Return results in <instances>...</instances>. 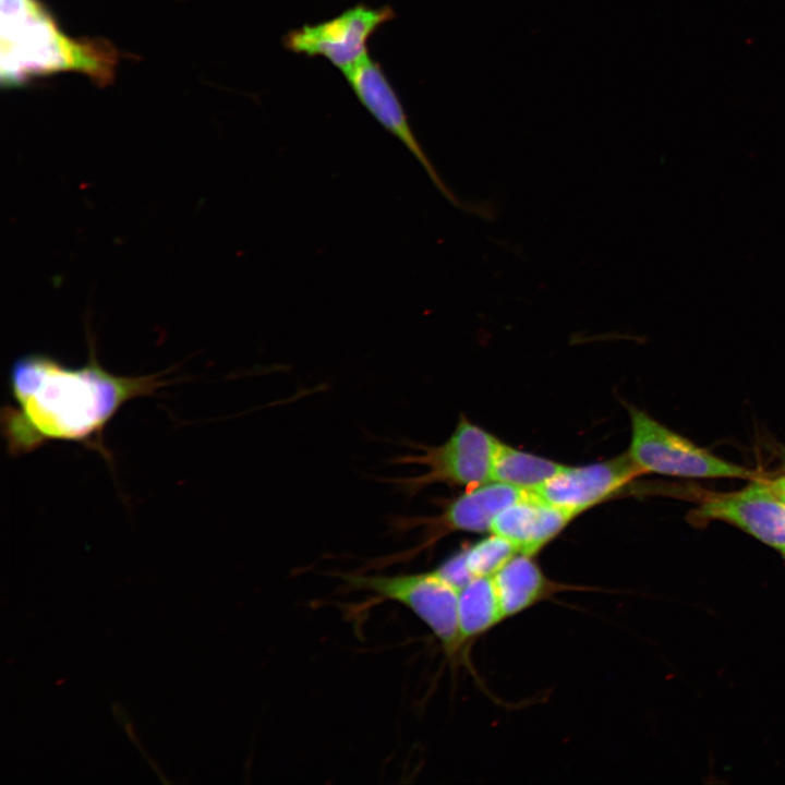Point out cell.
<instances>
[{
    "instance_id": "cell-5",
    "label": "cell",
    "mask_w": 785,
    "mask_h": 785,
    "mask_svg": "<svg viewBox=\"0 0 785 785\" xmlns=\"http://www.w3.org/2000/svg\"><path fill=\"white\" fill-rule=\"evenodd\" d=\"M631 439L628 455L642 473L691 479H754L757 472L723 460L661 424L647 412L628 407Z\"/></svg>"
},
{
    "instance_id": "cell-3",
    "label": "cell",
    "mask_w": 785,
    "mask_h": 785,
    "mask_svg": "<svg viewBox=\"0 0 785 785\" xmlns=\"http://www.w3.org/2000/svg\"><path fill=\"white\" fill-rule=\"evenodd\" d=\"M339 577L349 588L403 604L432 630L451 664L463 657L466 645L460 637L458 615L460 590L435 569L395 576L341 573Z\"/></svg>"
},
{
    "instance_id": "cell-18",
    "label": "cell",
    "mask_w": 785,
    "mask_h": 785,
    "mask_svg": "<svg viewBox=\"0 0 785 785\" xmlns=\"http://www.w3.org/2000/svg\"><path fill=\"white\" fill-rule=\"evenodd\" d=\"M777 495H778V494H777ZM778 497H780V498L783 500V503L785 504V496H784V495H778Z\"/></svg>"
},
{
    "instance_id": "cell-7",
    "label": "cell",
    "mask_w": 785,
    "mask_h": 785,
    "mask_svg": "<svg viewBox=\"0 0 785 785\" xmlns=\"http://www.w3.org/2000/svg\"><path fill=\"white\" fill-rule=\"evenodd\" d=\"M527 491L509 484L490 481L467 491L451 500L437 517H399L395 521L398 530L408 531L425 527V538L418 546L402 554L379 561L391 564L416 556L435 545L440 538L452 532L482 533L490 531L495 517L518 500Z\"/></svg>"
},
{
    "instance_id": "cell-16",
    "label": "cell",
    "mask_w": 785,
    "mask_h": 785,
    "mask_svg": "<svg viewBox=\"0 0 785 785\" xmlns=\"http://www.w3.org/2000/svg\"><path fill=\"white\" fill-rule=\"evenodd\" d=\"M435 570L459 590L474 579L467 567L463 548L449 556Z\"/></svg>"
},
{
    "instance_id": "cell-8",
    "label": "cell",
    "mask_w": 785,
    "mask_h": 785,
    "mask_svg": "<svg viewBox=\"0 0 785 785\" xmlns=\"http://www.w3.org/2000/svg\"><path fill=\"white\" fill-rule=\"evenodd\" d=\"M715 520L733 524L777 550L785 547V504L768 480L754 478L739 491L706 494L689 514V521L697 526Z\"/></svg>"
},
{
    "instance_id": "cell-14",
    "label": "cell",
    "mask_w": 785,
    "mask_h": 785,
    "mask_svg": "<svg viewBox=\"0 0 785 785\" xmlns=\"http://www.w3.org/2000/svg\"><path fill=\"white\" fill-rule=\"evenodd\" d=\"M565 464L518 450L499 440L495 451L492 481L534 492Z\"/></svg>"
},
{
    "instance_id": "cell-9",
    "label": "cell",
    "mask_w": 785,
    "mask_h": 785,
    "mask_svg": "<svg viewBox=\"0 0 785 785\" xmlns=\"http://www.w3.org/2000/svg\"><path fill=\"white\" fill-rule=\"evenodd\" d=\"M369 113L420 162L437 189L457 203L415 137L404 108L381 65L370 55L342 73Z\"/></svg>"
},
{
    "instance_id": "cell-2",
    "label": "cell",
    "mask_w": 785,
    "mask_h": 785,
    "mask_svg": "<svg viewBox=\"0 0 785 785\" xmlns=\"http://www.w3.org/2000/svg\"><path fill=\"white\" fill-rule=\"evenodd\" d=\"M0 78L17 87L35 76L83 73L98 86L114 77L119 53L102 38L64 34L40 0H1Z\"/></svg>"
},
{
    "instance_id": "cell-17",
    "label": "cell",
    "mask_w": 785,
    "mask_h": 785,
    "mask_svg": "<svg viewBox=\"0 0 785 785\" xmlns=\"http://www.w3.org/2000/svg\"><path fill=\"white\" fill-rule=\"evenodd\" d=\"M768 482L776 494L785 496V474Z\"/></svg>"
},
{
    "instance_id": "cell-11",
    "label": "cell",
    "mask_w": 785,
    "mask_h": 785,
    "mask_svg": "<svg viewBox=\"0 0 785 785\" xmlns=\"http://www.w3.org/2000/svg\"><path fill=\"white\" fill-rule=\"evenodd\" d=\"M575 518L527 491L494 519L491 533L509 540L520 553L535 556Z\"/></svg>"
},
{
    "instance_id": "cell-15",
    "label": "cell",
    "mask_w": 785,
    "mask_h": 785,
    "mask_svg": "<svg viewBox=\"0 0 785 785\" xmlns=\"http://www.w3.org/2000/svg\"><path fill=\"white\" fill-rule=\"evenodd\" d=\"M462 548L467 567L473 578L494 576L519 553L515 544L495 533Z\"/></svg>"
},
{
    "instance_id": "cell-10",
    "label": "cell",
    "mask_w": 785,
    "mask_h": 785,
    "mask_svg": "<svg viewBox=\"0 0 785 785\" xmlns=\"http://www.w3.org/2000/svg\"><path fill=\"white\" fill-rule=\"evenodd\" d=\"M642 472L628 452L603 462L564 468L534 491L547 503L572 514L603 502Z\"/></svg>"
},
{
    "instance_id": "cell-19",
    "label": "cell",
    "mask_w": 785,
    "mask_h": 785,
    "mask_svg": "<svg viewBox=\"0 0 785 785\" xmlns=\"http://www.w3.org/2000/svg\"><path fill=\"white\" fill-rule=\"evenodd\" d=\"M778 551H780V552L783 554V556L785 557V547H783V548H781V550H778Z\"/></svg>"
},
{
    "instance_id": "cell-1",
    "label": "cell",
    "mask_w": 785,
    "mask_h": 785,
    "mask_svg": "<svg viewBox=\"0 0 785 785\" xmlns=\"http://www.w3.org/2000/svg\"><path fill=\"white\" fill-rule=\"evenodd\" d=\"M89 338L88 361L68 366L45 353L14 360L9 372L11 403L1 409L0 430L11 456L29 454L48 442H73L108 462L107 424L122 406L165 385L160 375L121 376L98 361Z\"/></svg>"
},
{
    "instance_id": "cell-13",
    "label": "cell",
    "mask_w": 785,
    "mask_h": 785,
    "mask_svg": "<svg viewBox=\"0 0 785 785\" xmlns=\"http://www.w3.org/2000/svg\"><path fill=\"white\" fill-rule=\"evenodd\" d=\"M458 615L466 647L505 620L492 577L474 578L460 589Z\"/></svg>"
},
{
    "instance_id": "cell-6",
    "label": "cell",
    "mask_w": 785,
    "mask_h": 785,
    "mask_svg": "<svg viewBox=\"0 0 785 785\" xmlns=\"http://www.w3.org/2000/svg\"><path fill=\"white\" fill-rule=\"evenodd\" d=\"M394 17L390 7L360 3L329 20L291 29L282 43L287 50L322 57L343 73L369 55L370 38Z\"/></svg>"
},
{
    "instance_id": "cell-12",
    "label": "cell",
    "mask_w": 785,
    "mask_h": 785,
    "mask_svg": "<svg viewBox=\"0 0 785 785\" xmlns=\"http://www.w3.org/2000/svg\"><path fill=\"white\" fill-rule=\"evenodd\" d=\"M505 620L553 595L575 590L548 578L533 555L517 553L492 576Z\"/></svg>"
},
{
    "instance_id": "cell-4",
    "label": "cell",
    "mask_w": 785,
    "mask_h": 785,
    "mask_svg": "<svg viewBox=\"0 0 785 785\" xmlns=\"http://www.w3.org/2000/svg\"><path fill=\"white\" fill-rule=\"evenodd\" d=\"M499 439L461 418L454 433L436 447L415 445L418 452L396 459L399 464H416L424 472L390 480L409 496L425 486L445 483L471 488L492 481V468Z\"/></svg>"
}]
</instances>
